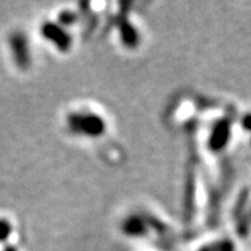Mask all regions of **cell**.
Returning <instances> with one entry per match:
<instances>
[{
  "instance_id": "obj_1",
  "label": "cell",
  "mask_w": 251,
  "mask_h": 251,
  "mask_svg": "<svg viewBox=\"0 0 251 251\" xmlns=\"http://www.w3.org/2000/svg\"><path fill=\"white\" fill-rule=\"evenodd\" d=\"M67 125L74 133L92 138L100 137L106 130L105 120L95 113H72L67 117Z\"/></svg>"
},
{
  "instance_id": "obj_2",
  "label": "cell",
  "mask_w": 251,
  "mask_h": 251,
  "mask_svg": "<svg viewBox=\"0 0 251 251\" xmlns=\"http://www.w3.org/2000/svg\"><path fill=\"white\" fill-rule=\"evenodd\" d=\"M41 34L49 42H52L60 52H67L72 48V36L57 23H52V21L44 23L41 27Z\"/></svg>"
},
{
  "instance_id": "obj_3",
  "label": "cell",
  "mask_w": 251,
  "mask_h": 251,
  "mask_svg": "<svg viewBox=\"0 0 251 251\" xmlns=\"http://www.w3.org/2000/svg\"><path fill=\"white\" fill-rule=\"evenodd\" d=\"M9 44L16 64L21 70H27L31 64V52H29L27 36L21 32H14L10 35Z\"/></svg>"
},
{
  "instance_id": "obj_4",
  "label": "cell",
  "mask_w": 251,
  "mask_h": 251,
  "mask_svg": "<svg viewBox=\"0 0 251 251\" xmlns=\"http://www.w3.org/2000/svg\"><path fill=\"white\" fill-rule=\"evenodd\" d=\"M119 28H120V36H122V41L125 42L127 46H137L138 42V34H137V29H135L128 21H122L119 23Z\"/></svg>"
},
{
  "instance_id": "obj_5",
  "label": "cell",
  "mask_w": 251,
  "mask_h": 251,
  "mask_svg": "<svg viewBox=\"0 0 251 251\" xmlns=\"http://www.w3.org/2000/svg\"><path fill=\"white\" fill-rule=\"evenodd\" d=\"M122 229H123V230H125V233L128 234V236H140V234L144 232L145 226H144L141 218L133 215V216H128L125 222H123V225H122Z\"/></svg>"
},
{
  "instance_id": "obj_6",
  "label": "cell",
  "mask_w": 251,
  "mask_h": 251,
  "mask_svg": "<svg viewBox=\"0 0 251 251\" xmlns=\"http://www.w3.org/2000/svg\"><path fill=\"white\" fill-rule=\"evenodd\" d=\"M13 232V226L7 219H0V242H4Z\"/></svg>"
},
{
  "instance_id": "obj_7",
  "label": "cell",
  "mask_w": 251,
  "mask_h": 251,
  "mask_svg": "<svg viewBox=\"0 0 251 251\" xmlns=\"http://www.w3.org/2000/svg\"><path fill=\"white\" fill-rule=\"evenodd\" d=\"M60 21H62V24H64V25L73 24L74 23V14H73L72 11H64V13L60 14Z\"/></svg>"
},
{
  "instance_id": "obj_8",
  "label": "cell",
  "mask_w": 251,
  "mask_h": 251,
  "mask_svg": "<svg viewBox=\"0 0 251 251\" xmlns=\"http://www.w3.org/2000/svg\"><path fill=\"white\" fill-rule=\"evenodd\" d=\"M3 251H17V250H16L14 247H6Z\"/></svg>"
}]
</instances>
